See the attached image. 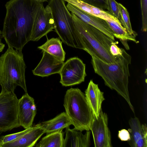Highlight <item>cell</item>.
Masks as SVG:
<instances>
[{"mask_svg":"<svg viewBox=\"0 0 147 147\" xmlns=\"http://www.w3.org/2000/svg\"></svg>","mask_w":147,"mask_h":147,"instance_id":"33","label":"cell"},{"mask_svg":"<svg viewBox=\"0 0 147 147\" xmlns=\"http://www.w3.org/2000/svg\"><path fill=\"white\" fill-rule=\"evenodd\" d=\"M83 50L91 56L108 63L115 61L118 57L113 55L110 48L115 41L95 27L85 22L71 12Z\"/></svg>","mask_w":147,"mask_h":147,"instance_id":"3","label":"cell"},{"mask_svg":"<svg viewBox=\"0 0 147 147\" xmlns=\"http://www.w3.org/2000/svg\"><path fill=\"white\" fill-rule=\"evenodd\" d=\"M85 96L93 115L97 119L100 111L102 102L105 99L104 92L101 91L98 84L90 80L85 91Z\"/></svg>","mask_w":147,"mask_h":147,"instance_id":"16","label":"cell"},{"mask_svg":"<svg viewBox=\"0 0 147 147\" xmlns=\"http://www.w3.org/2000/svg\"><path fill=\"white\" fill-rule=\"evenodd\" d=\"M3 132L1 130H0V135Z\"/></svg>","mask_w":147,"mask_h":147,"instance_id":"32","label":"cell"},{"mask_svg":"<svg viewBox=\"0 0 147 147\" xmlns=\"http://www.w3.org/2000/svg\"><path fill=\"white\" fill-rule=\"evenodd\" d=\"M118 43L117 41L113 43L111 46L110 48V52L111 54L115 57H118L121 54V48L119 47L117 45Z\"/></svg>","mask_w":147,"mask_h":147,"instance_id":"28","label":"cell"},{"mask_svg":"<svg viewBox=\"0 0 147 147\" xmlns=\"http://www.w3.org/2000/svg\"><path fill=\"white\" fill-rule=\"evenodd\" d=\"M3 38L2 32L0 30V53L3 51L5 47V45L2 42V39Z\"/></svg>","mask_w":147,"mask_h":147,"instance_id":"30","label":"cell"},{"mask_svg":"<svg viewBox=\"0 0 147 147\" xmlns=\"http://www.w3.org/2000/svg\"><path fill=\"white\" fill-rule=\"evenodd\" d=\"M128 129L130 136L128 142L131 147H147V127L146 124H141L138 118H131Z\"/></svg>","mask_w":147,"mask_h":147,"instance_id":"14","label":"cell"},{"mask_svg":"<svg viewBox=\"0 0 147 147\" xmlns=\"http://www.w3.org/2000/svg\"><path fill=\"white\" fill-rule=\"evenodd\" d=\"M59 74L60 82L63 86L80 84L84 81L87 75L86 65L78 57L71 58L64 63Z\"/></svg>","mask_w":147,"mask_h":147,"instance_id":"8","label":"cell"},{"mask_svg":"<svg viewBox=\"0 0 147 147\" xmlns=\"http://www.w3.org/2000/svg\"><path fill=\"white\" fill-rule=\"evenodd\" d=\"M64 133L62 130L47 134L39 143L36 147H63Z\"/></svg>","mask_w":147,"mask_h":147,"instance_id":"21","label":"cell"},{"mask_svg":"<svg viewBox=\"0 0 147 147\" xmlns=\"http://www.w3.org/2000/svg\"><path fill=\"white\" fill-rule=\"evenodd\" d=\"M142 15V27L141 30L146 32L147 30V0H140Z\"/></svg>","mask_w":147,"mask_h":147,"instance_id":"26","label":"cell"},{"mask_svg":"<svg viewBox=\"0 0 147 147\" xmlns=\"http://www.w3.org/2000/svg\"><path fill=\"white\" fill-rule=\"evenodd\" d=\"M66 136L64 139L63 147H88L90 144V131H86L84 134L82 131L74 128L66 127Z\"/></svg>","mask_w":147,"mask_h":147,"instance_id":"17","label":"cell"},{"mask_svg":"<svg viewBox=\"0 0 147 147\" xmlns=\"http://www.w3.org/2000/svg\"><path fill=\"white\" fill-rule=\"evenodd\" d=\"M119 5L121 18V24L129 34L136 37L137 34L132 29L129 13L127 9L120 3H119Z\"/></svg>","mask_w":147,"mask_h":147,"instance_id":"23","label":"cell"},{"mask_svg":"<svg viewBox=\"0 0 147 147\" xmlns=\"http://www.w3.org/2000/svg\"><path fill=\"white\" fill-rule=\"evenodd\" d=\"M107 9L113 16L118 19L120 23L121 18L120 13L119 3L115 0H107Z\"/></svg>","mask_w":147,"mask_h":147,"instance_id":"24","label":"cell"},{"mask_svg":"<svg viewBox=\"0 0 147 147\" xmlns=\"http://www.w3.org/2000/svg\"><path fill=\"white\" fill-rule=\"evenodd\" d=\"M104 10L107 9V0H78Z\"/></svg>","mask_w":147,"mask_h":147,"instance_id":"27","label":"cell"},{"mask_svg":"<svg viewBox=\"0 0 147 147\" xmlns=\"http://www.w3.org/2000/svg\"><path fill=\"white\" fill-rule=\"evenodd\" d=\"M42 57L36 68L32 70L34 75L42 77L59 74L64 62L43 51Z\"/></svg>","mask_w":147,"mask_h":147,"instance_id":"12","label":"cell"},{"mask_svg":"<svg viewBox=\"0 0 147 147\" xmlns=\"http://www.w3.org/2000/svg\"><path fill=\"white\" fill-rule=\"evenodd\" d=\"M22 51L8 47L0 57V85L1 89L14 92L17 86L27 93L25 72L26 66Z\"/></svg>","mask_w":147,"mask_h":147,"instance_id":"4","label":"cell"},{"mask_svg":"<svg viewBox=\"0 0 147 147\" xmlns=\"http://www.w3.org/2000/svg\"><path fill=\"white\" fill-rule=\"evenodd\" d=\"M43 5L35 0H10L6 3L2 32L8 47L22 51L30 40L35 18Z\"/></svg>","mask_w":147,"mask_h":147,"instance_id":"1","label":"cell"},{"mask_svg":"<svg viewBox=\"0 0 147 147\" xmlns=\"http://www.w3.org/2000/svg\"><path fill=\"white\" fill-rule=\"evenodd\" d=\"M62 41L59 38H47V41L38 48L46 51L63 62L65 60V53L62 46Z\"/></svg>","mask_w":147,"mask_h":147,"instance_id":"20","label":"cell"},{"mask_svg":"<svg viewBox=\"0 0 147 147\" xmlns=\"http://www.w3.org/2000/svg\"><path fill=\"white\" fill-rule=\"evenodd\" d=\"M18 111L20 126L25 129L32 127L36 109L34 99L28 93L18 99Z\"/></svg>","mask_w":147,"mask_h":147,"instance_id":"11","label":"cell"},{"mask_svg":"<svg viewBox=\"0 0 147 147\" xmlns=\"http://www.w3.org/2000/svg\"><path fill=\"white\" fill-rule=\"evenodd\" d=\"M36 1L38 2H39L40 3H43L44 2L47 1V0H35Z\"/></svg>","mask_w":147,"mask_h":147,"instance_id":"31","label":"cell"},{"mask_svg":"<svg viewBox=\"0 0 147 147\" xmlns=\"http://www.w3.org/2000/svg\"><path fill=\"white\" fill-rule=\"evenodd\" d=\"M63 0L72 4L86 13L105 20L117 19L108 11H105L82 1L78 0Z\"/></svg>","mask_w":147,"mask_h":147,"instance_id":"19","label":"cell"},{"mask_svg":"<svg viewBox=\"0 0 147 147\" xmlns=\"http://www.w3.org/2000/svg\"><path fill=\"white\" fill-rule=\"evenodd\" d=\"M55 25L49 5H42L38 10L34 22L30 40L37 41L55 29Z\"/></svg>","mask_w":147,"mask_h":147,"instance_id":"9","label":"cell"},{"mask_svg":"<svg viewBox=\"0 0 147 147\" xmlns=\"http://www.w3.org/2000/svg\"><path fill=\"white\" fill-rule=\"evenodd\" d=\"M63 105L65 113L76 130H90L93 114L85 94L78 88H71L65 95Z\"/></svg>","mask_w":147,"mask_h":147,"instance_id":"5","label":"cell"},{"mask_svg":"<svg viewBox=\"0 0 147 147\" xmlns=\"http://www.w3.org/2000/svg\"><path fill=\"white\" fill-rule=\"evenodd\" d=\"M118 137L122 141H128L130 139V134L128 131L125 129L118 131Z\"/></svg>","mask_w":147,"mask_h":147,"instance_id":"29","label":"cell"},{"mask_svg":"<svg viewBox=\"0 0 147 147\" xmlns=\"http://www.w3.org/2000/svg\"><path fill=\"white\" fill-rule=\"evenodd\" d=\"M28 128L18 132L1 136L0 138V147L5 144L17 140L28 131Z\"/></svg>","mask_w":147,"mask_h":147,"instance_id":"25","label":"cell"},{"mask_svg":"<svg viewBox=\"0 0 147 147\" xmlns=\"http://www.w3.org/2000/svg\"><path fill=\"white\" fill-rule=\"evenodd\" d=\"M47 134L63 130L72 125L65 112H63L51 120L40 123Z\"/></svg>","mask_w":147,"mask_h":147,"instance_id":"18","label":"cell"},{"mask_svg":"<svg viewBox=\"0 0 147 147\" xmlns=\"http://www.w3.org/2000/svg\"><path fill=\"white\" fill-rule=\"evenodd\" d=\"M44 133V129L38 124L28 128V131L17 140L5 144L1 147H32Z\"/></svg>","mask_w":147,"mask_h":147,"instance_id":"15","label":"cell"},{"mask_svg":"<svg viewBox=\"0 0 147 147\" xmlns=\"http://www.w3.org/2000/svg\"><path fill=\"white\" fill-rule=\"evenodd\" d=\"M66 7L83 21L99 29L115 41L113 32L105 20L86 13L69 3Z\"/></svg>","mask_w":147,"mask_h":147,"instance_id":"13","label":"cell"},{"mask_svg":"<svg viewBox=\"0 0 147 147\" xmlns=\"http://www.w3.org/2000/svg\"><path fill=\"white\" fill-rule=\"evenodd\" d=\"M65 1L50 0L48 3L55 22L54 29L64 44L71 47L82 49L79 34Z\"/></svg>","mask_w":147,"mask_h":147,"instance_id":"6","label":"cell"},{"mask_svg":"<svg viewBox=\"0 0 147 147\" xmlns=\"http://www.w3.org/2000/svg\"><path fill=\"white\" fill-rule=\"evenodd\" d=\"M18 101L14 92L1 89L0 93V130L3 132L21 126L18 117Z\"/></svg>","mask_w":147,"mask_h":147,"instance_id":"7","label":"cell"},{"mask_svg":"<svg viewBox=\"0 0 147 147\" xmlns=\"http://www.w3.org/2000/svg\"><path fill=\"white\" fill-rule=\"evenodd\" d=\"M112 30L115 37L119 39L121 42L127 40L138 43L136 37L129 34L119 21L116 19L105 20Z\"/></svg>","mask_w":147,"mask_h":147,"instance_id":"22","label":"cell"},{"mask_svg":"<svg viewBox=\"0 0 147 147\" xmlns=\"http://www.w3.org/2000/svg\"><path fill=\"white\" fill-rule=\"evenodd\" d=\"M108 125L107 115L102 110L97 119L93 115L90 130L92 132L94 147H112L111 132Z\"/></svg>","mask_w":147,"mask_h":147,"instance_id":"10","label":"cell"},{"mask_svg":"<svg viewBox=\"0 0 147 147\" xmlns=\"http://www.w3.org/2000/svg\"><path fill=\"white\" fill-rule=\"evenodd\" d=\"M121 49V55L113 62L107 63L91 56V63L95 73L102 78L105 84L122 96L134 113L128 90L129 65L131 63V57L123 49Z\"/></svg>","mask_w":147,"mask_h":147,"instance_id":"2","label":"cell"}]
</instances>
